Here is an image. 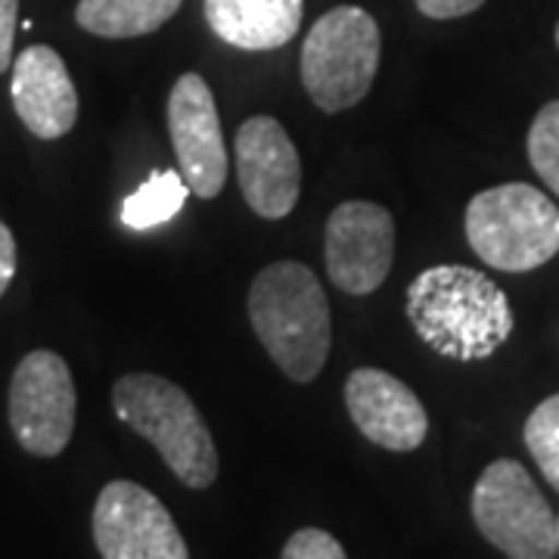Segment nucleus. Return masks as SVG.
<instances>
[{"mask_svg":"<svg viewBox=\"0 0 559 559\" xmlns=\"http://www.w3.org/2000/svg\"><path fill=\"white\" fill-rule=\"evenodd\" d=\"M407 320L436 355L448 360H485L513 336L507 293L481 271L436 264L407 286Z\"/></svg>","mask_w":559,"mask_h":559,"instance_id":"1","label":"nucleus"},{"mask_svg":"<svg viewBox=\"0 0 559 559\" xmlns=\"http://www.w3.org/2000/svg\"><path fill=\"white\" fill-rule=\"evenodd\" d=\"M249 320L264 352L293 382L318 380L330 358L333 320L318 274L301 261H274L252 280Z\"/></svg>","mask_w":559,"mask_h":559,"instance_id":"2","label":"nucleus"},{"mask_svg":"<svg viewBox=\"0 0 559 559\" xmlns=\"http://www.w3.org/2000/svg\"><path fill=\"white\" fill-rule=\"evenodd\" d=\"M112 407L121 423L159 451L187 488L202 491L218 479L212 429L178 382L156 373H128L112 385Z\"/></svg>","mask_w":559,"mask_h":559,"instance_id":"3","label":"nucleus"},{"mask_svg":"<svg viewBox=\"0 0 559 559\" xmlns=\"http://www.w3.org/2000/svg\"><path fill=\"white\" fill-rule=\"evenodd\" d=\"M466 240L488 267L525 274L559 252V209L532 183H500L466 205Z\"/></svg>","mask_w":559,"mask_h":559,"instance_id":"4","label":"nucleus"},{"mask_svg":"<svg viewBox=\"0 0 559 559\" xmlns=\"http://www.w3.org/2000/svg\"><path fill=\"white\" fill-rule=\"evenodd\" d=\"M382 38L377 20L360 7H333L301 44V84L320 112L358 106L377 79Z\"/></svg>","mask_w":559,"mask_h":559,"instance_id":"5","label":"nucleus"},{"mask_svg":"<svg viewBox=\"0 0 559 559\" xmlns=\"http://www.w3.org/2000/svg\"><path fill=\"white\" fill-rule=\"evenodd\" d=\"M473 520L507 559H557L559 522L520 460H495L481 469Z\"/></svg>","mask_w":559,"mask_h":559,"instance_id":"6","label":"nucleus"},{"mask_svg":"<svg viewBox=\"0 0 559 559\" xmlns=\"http://www.w3.org/2000/svg\"><path fill=\"white\" fill-rule=\"evenodd\" d=\"M75 380L69 364L38 348L25 355L10 380V429L22 448L35 457H57L75 432Z\"/></svg>","mask_w":559,"mask_h":559,"instance_id":"7","label":"nucleus"},{"mask_svg":"<svg viewBox=\"0 0 559 559\" xmlns=\"http://www.w3.org/2000/svg\"><path fill=\"white\" fill-rule=\"evenodd\" d=\"M94 540L103 559H190L171 513L138 481H109L94 503Z\"/></svg>","mask_w":559,"mask_h":559,"instance_id":"8","label":"nucleus"},{"mask_svg":"<svg viewBox=\"0 0 559 559\" xmlns=\"http://www.w3.org/2000/svg\"><path fill=\"white\" fill-rule=\"evenodd\" d=\"M326 274L348 296L377 293L395 261V218L377 202H342L326 218Z\"/></svg>","mask_w":559,"mask_h":559,"instance_id":"9","label":"nucleus"},{"mask_svg":"<svg viewBox=\"0 0 559 559\" xmlns=\"http://www.w3.org/2000/svg\"><path fill=\"white\" fill-rule=\"evenodd\" d=\"M234 153L246 205L267 221L286 218L301 193V159L289 131L271 116H252L240 124Z\"/></svg>","mask_w":559,"mask_h":559,"instance_id":"10","label":"nucleus"},{"mask_svg":"<svg viewBox=\"0 0 559 559\" xmlns=\"http://www.w3.org/2000/svg\"><path fill=\"white\" fill-rule=\"evenodd\" d=\"M168 131L187 187L200 200H215L227 180V150L215 94L197 72L180 75L168 94Z\"/></svg>","mask_w":559,"mask_h":559,"instance_id":"11","label":"nucleus"},{"mask_svg":"<svg viewBox=\"0 0 559 559\" xmlns=\"http://www.w3.org/2000/svg\"><path fill=\"white\" fill-rule=\"evenodd\" d=\"M345 407L364 439L395 454L417 451L429 432L426 407L414 389L377 367H358L345 380Z\"/></svg>","mask_w":559,"mask_h":559,"instance_id":"12","label":"nucleus"},{"mask_svg":"<svg viewBox=\"0 0 559 559\" xmlns=\"http://www.w3.org/2000/svg\"><path fill=\"white\" fill-rule=\"evenodd\" d=\"M10 94L22 124L40 140H60L79 121V91L60 53L47 44L25 47L13 60Z\"/></svg>","mask_w":559,"mask_h":559,"instance_id":"13","label":"nucleus"},{"mask_svg":"<svg viewBox=\"0 0 559 559\" xmlns=\"http://www.w3.org/2000/svg\"><path fill=\"white\" fill-rule=\"evenodd\" d=\"M305 0H205V22L240 50H277L296 38Z\"/></svg>","mask_w":559,"mask_h":559,"instance_id":"14","label":"nucleus"},{"mask_svg":"<svg viewBox=\"0 0 559 559\" xmlns=\"http://www.w3.org/2000/svg\"><path fill=\"white\" fill-rule=\"evenodd\" d=\"M183 0H79L75 22L97 38H143L159 32Z\"/></svg>","mask_w":559,"mask_h":559,"instance_id":"15","label":"nucleus"},{"mask_svg":"<svg viewBox=\"0 0 559 559\" xmlns=\"http://www.w3.org/2000/svg\"><path fill=\"white\" fill-rule=\"evenodd\" d=\"M187 180L180 171H153L138 190L121 202V224L128 230H153L171 221L187 202Z\"/></svg>","mask_w":559,"mask_h":559,"instance_id":"16","label":"nucleus"},{"mask_svg":"<svg viewBox=\"0 0 559 559\" xmlns=\"http://www.w3.org/2000/svg\"><path fill=\"white\" fill-rule=\"evenodd\" d=\"M525 448L535 457L544 479L559 491V395L540 401L525 419Z\"/></svg>","mask_w":559,"mask_h":559,"instance_id":"17","label":"nucleus"},{"mask_svg":"<svg viewBox=\"0 0 559 559\" xmlns=\"http://www.w3.org/2000/svg\"><path fill=\"white\" fill-rule=\"evenodd\" d=\"M528 162L559 197V100L544 103L528 128Z\"/></svg>","mask_w":559,"mask_h":559,"instance_id":"18","label":"nucleus"},{"mask_svg":"<svg viewBox=\"0 0 559 559\" xmlns=\"http://www.w3.org/2000/svg\"><path fill=\"white\" fill-rule=\"evenodd\" d=\"M280 559H348L342 544L323 528H299L293 532Z\"/></svg>","mask_w":559,"mask_h":559,"instance_id":"19","label":"nucleus"},{"mask_svg":"<svg viewBox=\"0 0 559 559\" xmlns=\"http://www.w3.org/2000/svg\"><path fill=\"white\" fill-rule=\"evenodd\" d=\"M16 22H20V0H0V72L13 66Z\"/></svg>","mask_w":559,"mask_h":559,"instance_id":"20","label":"nucleus"},{"mask_svg":"<svg viewBox=\"0 0 559 559\" xmlns=\"http://www.w3.org/2000/svg\"><path fill=\"white\" fill-rule=\"evenodd\" d=\"M485 0H417V10L429 20H460L476 13Z\"/></svg>","mask_w":559,"mask_h":559,"instance_id":"21","label":"nucleus"},{"mask_svg":"<svg viewBox=\"0 0 559 559\" xmlns=\"http://www.w3.org/2000/svg\"><path fill=\"white\" fill-rule=\"evenodd\" d=\"M13 277H16V240L13 230L0 221V296L10 289Z\"/></svg>","mask_w":559,"mask_h":559,"instance_id":"22","label":"nucleus"},{"mask_svg":"<svg viewBox=\"0 0 559 559\" xmlns=\"http://www.w3.org/2000/svg\"><path fill=\"white\" fill-rule=\"evenodd\" d=\"M557 47H559V25H557Z\"/></svg>","mask_w":559,"mask_h":559,"instance_id":"23","label":"nucleus"}]
</instances>
